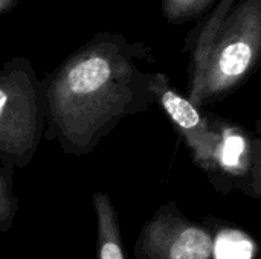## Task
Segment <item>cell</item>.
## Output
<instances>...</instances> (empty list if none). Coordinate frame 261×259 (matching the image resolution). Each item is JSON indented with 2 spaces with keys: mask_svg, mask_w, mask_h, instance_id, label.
I'll list each match as a JSON object with an SVG mask.
<instances>
[{
  "mask_svg": "<svg viewBox=\"0 0 261 259\" xmlns=\"http://www.w3.org/2000/svg\"><path fill=\"white\" fill-rule=\"evenodd\" d=\"M145 61H153L145 43L116 32L93 35L43 79L44 137L69 156L93 153L124 118L156 104Z\"/></svg>",
  "mask_w": 261,
  "mask_h": 259,
  "instance_id": "6da1fadb",
  "label": "cell"
},
{
  "mask_svg": "<svg viewBox=\"0 0 261 259\" xmlns=\"http://www.w3.org/2000/svg\"><path fill=\"white\" fill-rule=\"evenodd\" d=\"M187 98L197 108L236 92L261 63V0H220L185 38Z\"/></svg>",
  "mask_w": 261,
  "mask_h": 259,
  "instance_id": "7a4b0ae2",
  "label": "cell"
},
{
  "mask_svg": "<svg viewBox=\"0 0 261 259\" xmlns=\"http://www.w3.org/2000/svg\"><path fill=\"white\" fill-rule=\"evenodd\" d=\"M46 130L43 79L32 63L14 56L0 66V162L26 168Z\"/></svg>",
  "mask_w": 261,
  "mask_h": 259,
  "instance_id": "3957f363",
  "label": "cell"
},
{
  "mask_svg": "<svg viewBox=\"0 0 261 259\" xmlns=\"http://www.w3.org/2000/svg\"><path fill=\"white\" fill-rule=\"evenodd\" d=\"M151 90L156 96V104L161 105L177 134L185 140L193 160L219 188L222 185L220 156L225 121L203 114L202 108L193 105L185 95L177 92L162 72H153Z\"/></svg>",
  "mask_w": 261,
  "mask_h": 259,
  "instance_id": "277c9868",
  "label": "cell"
},
{
  "mask_svg": "<svg viewBox=\"0 0 261 259\" xmlns=\"http://www.w3.org/2000/svg\"><path fill=\"white\" fill-rule=\"evenodd\" d=\"M133 252L136 259H216V240L171 200L145 221Z\"/></svg>",
  "mask_w": 261,
  "mask_h": 259,
  "instance_id": "5b68a950",
  "label": "cell"
},
{
  "mask_svg": "<svg viewBox=\"0 0 261 259\" xmlns=\"http://www.w3.org/2000/svg\"><path fill=\"white\" fill-rule=\"evenodd\" d=\"M92 205L96 215V259H125L121 221L110 195L96 191Z\"/></svg>",
  "mask_w": 261,
  "mask_h": 259,
  "instance_id": "8992f818",
  "label": "cell"
},
{
  "mask_svg": "<svg viewBox=\"0 0 261 259\" xmlns=\"http://www.w3.org/2000/svg\"><path fill=\"white\" fill-rule=\"evenodd\" d=\"M15 168L0 162V234H8L18 214V197L15 194Z\"/></svg>",
  "mask_w": 261,
  "mask_h": 259,
  "instance_id": "52a82bcc",
  "label": "cell"
},
{
  "mask_svg": "<svg viewBox=\"0 0 261 259\" xmlns=\"http://www.w3.org/2000/svg\"><path fill=\"white\" fill-rule=\"evenodd\" d=\"M220 0H161L164 18L171 24L197 21L208 14Z\"/></svg>",
  "mask_w": 261,
  "mask_h": 259,
  "instance_id": "ba28073f",
  "label": "cell"
},
{
  "mask_svg": "<svg viewBox=\"0 0 261 259\" xmlns=\"http://www.w3.org/2000/svg\"><path fill=\"white\" fill-rule=\"evenodd\" d=\"M251 255L252 243L242 232H223L216 241V259H249Z\"/></svg>",
  "mask_w": 261,
  "mask_h": 259,
  "instance_id": "9c48e42d",
  "label": "cell"
},
{
  "mask_svg": "<svg viewBox=\"0 0 261 259\" xmlns=\"http://www.w3.org/2000/svg\"><path fill=\"white\" fill-rule=\"evenodd\" d=\"M248 195L261 198V116L255 122V133L251 136V171Z\"/></svg>",
  "mask_w": 261,
  "mask_h": 259,
  "instance_id": "30bf717a",
  "label": "cell"
},
{
  "mask_svg": "<svg viewBox=\"0 0 261 259\" xmlns=\"http://www.w3.org/2000/svg\"><path fill=\"white\" fill-rule=\"evenodd\" d=\"M18 0H0V15L11 12L17 6Z\"/></svg>",
  "mask_w": 261,
  "mask_h": 259,
  "instance_id": "8fae6325",
  "label": "cell"
}]
</instances>
